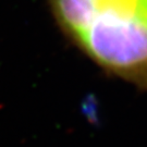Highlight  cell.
I'll use <instances>...</instances> for the list:
<instances>
[{
    "label": "cell",
    "instance_id": "6da1fadb",
    "mask_svg": "<svg viewBox=\"0 0 147 147\" xmlns=\"http://www.w3.org/2000/svg\"><path fill=\"white\" fill-rule=\"evenodd\" d=\"M65 33L92 59L147 85V0H50Z\"/></svg>",
    "mask_w": 147,
    "mask_h": 147
}]
</instances>
